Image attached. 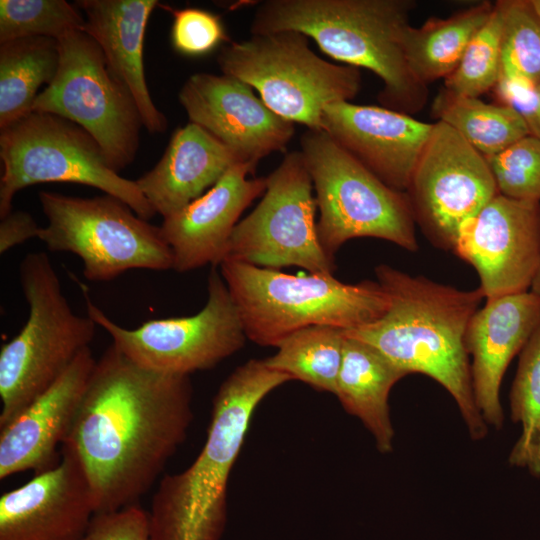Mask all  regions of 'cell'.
I'll list each match as a JSON object with an SVG mask.
<instances>
[{
  "instance_id": "1",
  "label": "cell",
  "mask_w": 540,
  "mask_h": 540,
  "mask_svg": "<svg viewBox=\"0 0 540 540\" xmlns=\"http://www.w3.org/2000/svg\"><path fill=\"white\" fill-rule=\"evenodd\" d=\"M192 419L189 376L141 367L111 344L96 361L62 444L87 476L95 514L138 504Z\"/></svg>"
},
{
  "instance_id": "2",
  "label": "cell",
  "mask_w": 540,
  "mask_h": 540,
  "mask_svg": "<svg viewBox=\"0 0 540 540\" xmlns=\"http://www.w3.org/2000/svg\"><path fill=\"white\" fill-rule=\"evenodd\" d=\"M375 274L389 297L386 312L343 334L372 346L405 375L434 379L456 402L471 438L483 439L488 425L475 402L465 346L468 324L484 298L481 289L460 290L385 264Z\"/></svg>"
},
{
  "instance_id": "3",
  "label": "cell",
  "mask_w": 540,
  "mask_h": 540,
  "mask_svg": "<svg viewBox=\"0 0 540 540\" xmlns=\"http://www.w3.org/2000/svg\"><path fill=\"white\" fill-rule=\"evenodd\" d=\"M292 381L251 359L221 384L212 404L207 438L192 464L164 475L149 513L153 540H220L227 516V488L251 418L275 388Z\"/></svg>"
},
{
  "instance_id": "4",
  "label": "cell",
  "mask_w": 540,
  "mask_h": 540,
  "mask_svg": "<svg viewBox=\"0 0 540 540\" xmlns=\"http://www.w3.org/2000/svg\"><path fill=\"white\" fill-rule=\"evenodd\" d=\"M415 6L412 0H267L256 9L250 32L303 33L329 57L376 74L383 82L382 107L411 115L428 96L403 49Z\"/></svg>"
},
{
  "instance_id": "5",
  "label": "cell",
  "mask_w": 540,
  "mask_h": 540,
  "mask_svg": "<svg viewBox=\"0 0 540 540\" xmlns=\"http://www.w3.org/2000/svg\"><path fill=\"white\" fill-rule=\"evenodd\" d=\"M247 339L275 346L311 326L351 330L381 317L389 297L378 282L347 284L333 274L292 275L225 259L220 265Z\"/></svg>"
},
{
  "instance_id": "6",
  "label": "cell",
  "mask_w": 540,
  "mask_h": 540,
  "mask_svg": "<svg viewBox=\"0 0 540 540\" xmlns=\"http://www.w3.org/2000/svg\"><path fill=\"white\" fill-rule=\"evenodd\" d=\"M19 280L29 312L19 333L0 350V429L90 347L97 326L72 310L46 253L26 254Z\"/></svg>"
},
{
  "instance_id": "7",
  "label": "cell",
  "mask_w": 540,
  "mask_h": 540,
  "mask_svg": "<svg viewBox=\"0 0 540 540\" xmlns=\"http://www.w3.org/2000/svg\"><path fill=\"white\" fill-rule=\"evenodd\" d=\"M320 216L317 235L326 254L348 240L373 237L416 251L415 219L405 192L383 183L324 130L300 139Z\"/></svg>"
},
{
  "instance_id": "8",
  "label": "cell",
  "mask_w": 540,
  "mask_h": 540,
  "mask_svg": "<svg viewBox=\"0 0 540 540\" xmlns=\"http://www.w3.org/2000/svg\"><path fill=\"white\" fill-rule=\"evenodd\" d=\"M222 74L254 88L274 113L309 130H322L324 108L350 102L361 88L359 68L319 57L297 31L251 35L221 48Z\"/></svg>"
},
{
  "instance_id": "9",
  "label": "cell",
  "mask_w": 540,
  "mask_h": 540,
  "mask_svg": "<svg viewBox=\"0 0 540 540\" xmlns=\"http://www.w3.org/2000/svg\"><path fill=\"white\" fill-rule=\"evenodd\" d=\"M0 218L12 211L15 194L39 183L66 182L97 188L120 199L139 217L156 212L135 180L109 167L97 141L76 123L31 112L0 132Z\"/></svg>"
},
{
  "instance_id": "10",
  "label": "cell",
  "mask_w": 540,
  "mask_h": 540,
  "mask_svg": "<svg viewBox=\"0 0 540 540\" xmlns=\"http://www.w3.org/2000/svg\"><path fill=\"white\" fill-rule=\"evenodd\" d=\"M38 197L48 221L38 239L50 251L77 255L87 280L110 281L133 269H172V251L160 226L139 217L120 199L50 191H40Z\"/></svg>"
},
{
  "instance_id": "11",
  "label": "cell",
  "mask_w": 540,
  "mask_h": 540,
  "mask_svg": "<svg viewBox=\"0 0 540 540\" xmlns=\"http://www.w3.org/2000/svg\"><path fill=\"white\" fill-rule=\"evenodd\" d=\"M57 41V74L38 94L33 112L55 114L82 127L100 145L109 167L120 173L140 145L144 126L137 104L90 35L78 30Z\"/></svg>"
},
{
  "instance_id": "12",
  "label": "cell",
  "mask_w": 540,
  "mask_h": 540,
  "mask_svg": "<svg viewBox=\"0 0 540 540\" xmlns=\"http://www.w3.org/2000/svg\"><path fill=\"white\" fill-rule=\"evenodd\" d=\"M84 293L87 315L111 336L112 344L122 354L146 369L189 376L213 368L239 351L247 339L216 267L208 277L207 302L198 313L154 319L134 329L115 323Z\"/></svg>"
},
{
  "instance_id": "13",
  "label": "cell",
  "mask_w": 540,
  "mask_h": 540,
  "mask_svg": "<svg viewBox=\"0 0 540 540\" xmlns=\"http://www.w3.org/2000/svg\"><path fill=\"white\" fill-rule=\"evenodd\" d=\"M313 189L302 153L286 154L266 177L262 200L235 226L225 259L278 270L298 266L310 273L333 274L335 259L326 254L317 235Z\"/></svg>"
},
{
  "instance_id": "14",
  "label": "cell",
  "mask_w": 540,
  "mask_h": 540,
  "mask_svg": "<svg viewBox=\"0 0 540 540\" xmlns=\"http://www.w3.org/2000/svg\"><path fill=\"white\" fill-rule=\"evenodd\" d=\"M405 193L427 238L451 251L462 231L499 194L485 157L441 121L433 124Z\"/></svg>"
},
{
  "instance_id": "15",
  "label": "cell",
  "mask_w": 540,
  "mask_h": 540,
  "mask_svg": "<svg viewBox=\"0 0 540 540\" xmlns=\"http://www.w3.org/2000/svg\"><path fill=\"white\" fill-rule=\"evenodd\" d=\"M453 252L476 270L485 299L529 291L540 265V203L498 194L462 231Z\"/></svg>"
},
{
  "instance_id": "16",
  "label": "cell",
  "mask_w": 540,
  "mask_h": 540,
  "mask_svg": "<svg viewBox=\"0 0 540 540\" xmlns=\"http://www.w3.org/2000/svg\"><path fill=\"white\" fill-rule=\"evenodd\" d=\"M178 99L189 122L255 167L262 158L284 152L295 133L294 123L274 113L249 85L232 76L193 74Z\"/></svg>"
},
{
  "instance_id": "17",
  "label": "cell",
  "mask_w": 540,
  "mask_h": 540,
  "mask_svg": "<svg viewBox=\"0 0 540 540\" xmlns=\"http://www.w3.org/2000/svg\"><path fill=\"white\" fill-rule=\"evenodd\" d=\"M95 506L78 459L62 448L53 467L0 497V540H82Z\"/></svg>"
},
{
  "instance_id": "18",
  "label": "cell",
  "mask_w": 540,
  "mask_h": 540,
  "mask_svg": "<svg viewBox=\"0 0 540 540\" xmlns=\"http://www.w3.org/2000/svg\"><path fill=\"white\" fill-rule=\"evenodd\" d=\"M433 124L385 107L328 104L322 130L383 183L406 192Z\"/></svg>"
},
{
  "instance_id": "19",
  "label": "cell",
  "mask_w": 540,
  "mask_h": 540,
  "mask_svg": "<svg viewBox=\"0 0 540 540\" xmlns=\"http://www.w3.org/2000/svg\"><path fill=\"white\" fill-rule=\"evenodd\" d=\"M255 166L233 165L202 196L166 218L160 226L169 245L172 269L184 273L207 264L219 267L243 211L266 190V178H248Z\"/></svg>"
},
{
  "instance_id": "20",
  "label": "cell",
  "mask_w": 540,
  "mask_h": 540,
  "mask_svg": "<svg viewBox=\"0 0 540 540\" xmlns=\"http://www.w3.org/2000/svg\"><path fill=\"white\" fill-rule=\"evenodd\" d=\"M90 347L64 373L0 429V479L58 463L57 447L70 432L96 365Z\"/></svg>"
},
{
  "instance_id": "21",
  "label": "cell",
  "mask_w": 540,
  "mask_h": 540,
  "mask_svg": "<svg viewBox=\"0 0 540 540\" xmlns=\"http://www.w3.org/2000/svg\"><path fill=\"white\" fill-rule=\"evenodd\" d=\"M540 325V301L530 291L486 299L472 316L465 346L472 356L475 402L487 425L501 428L500 386L510 361Z\"/></svg>"
},
{
  "instance_id": "22",
  "label": "cell",
  "mask_w": 540,
  "mask_h": 540,
  "mask_svg": "<svg viewBox=\"0 0 540 540\" xmlns=\"http://www.w3.org/2000/svg\"><path fill=\"white\" fill-rule=\"evenodd\" d=\"M83 29L101 48L114 76L133 96L144 128L151 134L167 130L166 116L156 107L144 73L143 45L147 23L157 0H80Z\"/></svg>"
},
{
  "instance_id": "23",
  "label": "cell",
  "mask_w": 540,
  "mask_h": 540,
  "mask_svg": "<svg viewBox=\"0 0 540 540\" xmlns=\"http://www.w3.org/2000/svg\"><path fill=\"white\" fill-rule=\"evenodd\" d=\"M244 163L228 146L189 122L172 134L161 159L135 180L163 218L203 195L235 164Z\"/></svg>"
},
{
  "instance_id": "24",
  "label": "cell",
  "mask_w": 540,
  "mask_h": 540,
  "mask_svg": "<svg viewBox=\"0 0 540 540\" xmlns=\"http://www.w3.org/2000/svg\"><path fill=\"white\" fill-rule=\"evenodd\" d=\"M404 376L375 348L344 335L343 358L334 395L349 414L360 419L381 453L393 449L394 428L388 399L392 387Z\"/></svg>"
},
{
  "instance_id": "25",
  "label": "cell",
  "mask_w": 540,
  "mask_h": 540,
  "mask_svg": "<svg viewBox=\"0 0 540 540\" xmlns=\"http://www.w3.org/2000/svg\"><path fill=\"white\" fill-rule=\"evenodd\" d=\"M493 10L494 4L484 1L447 18H430L420 27L409 25L403 49L412 74L425 85L448 77Z\"/></svg>"
},
{
  "instance_id": "26",
  "label": "cell",
  "mask_w": 540,
  "mask_h": 540,
  "mask_svg": "<svg viewBox=\"0 0 540 540\" xmlns=\"http://www.w3.org/2000/svg\"><path fill=\"white\" fill-rule=\"evenodd\" d=\"M58 41L27 37L0 43V128L33 112L38 89L55 78Z\"/></svg>"
},
{
  "instance_id": "27",
  "label": "cell",
  "mask_w": 540,
  "mask_h": 540,
  "mask_svg": "<svg viewBox=\"0 0 540 540\" xmlns=\"http://www.w3.org/2000/svg\"><path fill=\"white\" fill-rule=\"evenodd\" d=\"M432 114L454 129L484 157L497 154L530 135L525 119L514 109L442 89L434 98Z\"/></svg>"
},
{
  "instance_id": "28",
  "label": "cell",
  "mask_w": 540,
  "mask_h": 540,
  "mask_svg": "<svg viewBox=\"0 0 540 540\" xmlns=\"http://www.w3.org/2000/svg\"><path fill=\"white\" fill-rule=\"evenodd\" d=\"M343 346V330L311 326L286 337L277 345L278 351L263 360L269 368L292 380L335 394Z\"/></svg>"
},
{
  "instance_id": "29",
  "label": "cell",
  "mask_w": 540,
  "mask_h": 540,
  "mask_svg": "<svg viewBox=\"0 0 540 540\" xmlns=\"http://www.w3.org/2000/svg\"><path fill=\"white\" fill-rule=\"evenodd\" d=\"M509 400L511 417L521 425L509 463L540 478V325L519 354Z\"/></svg>"
},
{
  "instance_id": "30",
  "label": "cell",
  "mask_w": 540,
  "mask_h": 540,
  "mask_svg": "<svg viewBox=\"0 0 540 540\" xmlns=\"http://www.w3.org/2000/svg\"><path fill=\"white\" fill-rule=\"evenodd\" d=\"M495 5L501 19L499 77L540 85V17L531 0Z\"/></svg>"
},
{
  "instance_id": "31",
  "label": "cell",
  "mask_w": 540,
  "mask_h": 540,
  "mask_svg": "<svg viewBox=\"0 0 540 540\" xmlns=\"http://www.w3.org/2000/svg\"><path fill=\"white\" fill-rule=\"evenodd\" d=\"M80 12L65 0H1L0 43L27 37L59 40L84 29Z\"/></svg>"
},
{
  "instance_id": "32",
  "label": "cell",
  "mask_w": 540,
  "mask_h": 540,
  "mask_svg": "<svg viewBox=\"0 0 540 540\" xmlns=\"http://www.w3.org/2000/svg\"><path fill=\"white\" fill-rule=\"evenodd\" d=\"M501 19L494 10L466 48L456 69L445 78L446 91L478 98L494 88L500 76Z\"/></svg>"
},
{
  "instance_id": "33",
  "label": "cell",
  "mask_w": 540,
  "mask_h": 540,
  "mask_svg": "<svg viewBox=\"0 0 540 540\" xmlns=\"http://www.w3.org/2000/svg\"><path fill=\"white\" fill-rule=\"evenodd\" d=\"M485 159L500 195L540 203L539 138L527 135Z\"/></svg>"
},
{
  "instance_id": "34",
  "label": "cell",
  "mask_w": 540,
  "mask_h": 540,
  "mask_svg": "<svg viewBox=\"0 0 540 540\" xmlns=\"http://www.w3.org/2000/svg\"><path fill=\"white\" fill-rule=\"evenodd\" d=\"M173 16L171 43L180 54L196 57L203 56L221 43L229 41L221 18L204 9H174L163 6Z\"/></svg>"
},
{
  "instance_id": "35",
  "label": "cell",
  "mask_w": 540,
  "mask_h": 540,
  "mask_svg": "<svg viewBox=\"0 0 540 540\" xmlns=\"http://www.w3.org/2000/svg\"><path fill=\"white\" fill-rule=\"evenodd\" d=\"M82 540H153L149 514L139 504L96 513Z\"/></svg>"
},
{
  "instance_id": "36",
  "label": "cell",
  "mask_w": 540,
  "mask_h": 540,
  "mask_svg": "<svg viewBox=\"0 0 540 540\" xmlns=\"http://www.w3.org/2000/svg\"><path fill=\"white\" fill-rule=\"evenodd\" d=\"M40 229L41 226L29 212L12 210L0 221V253L4 254L29 239L38 238Z\"/></svg>"
},
{
  "instance_id": "37",
  "label": "cell",
  "mask_w": 540,
  "mask_h": 540,
  "mask_svg": "<svg viewBox=\"0 0 540 540\" xmlns=\"http://www.w3.org/2000/svg\"><path fill=\"white\" fill-rule=\"evenodd\" d=\"M527 125L531 135L540 139V85L537 86L534 109L527 119Z\"/></svg>"
},
{
  "instance_id": "38",
  "label": "cell",
  "mask_w": 540,
  "mask_h": 540,
  "mask_svg": "<svg viewBox=\"0 0 540 540\" xmlns=\"http://www.w3.org/2000/svg\"><path fill=\"white\" fill-rule=\"evenodd\" d=\"M532 294H534L538 300L540 301V265L537 269V272L533 278V281L531 283V287L529 290Z\"/></svg>"
},
{
  "instance_id": "39",
  "label": "cell",
  "mask_w": 540,
  "mask_h": 540,
  "mask_svg": "<svg viewBox=\"0 0 540 540\" xmlns=\"http://www.w3.org/2000/svg\"><path fill=\"white\" fill-rule=\"evenodd\" d=\"M531 2L538 16L540 17V0H531Z\"/></svg>"
}]
</instances>
